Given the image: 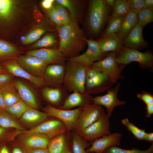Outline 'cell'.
<instances>
[{"mask_svg":"<svg viewBox=\"0 0 153 153\" xmlns=\"http://www.w3.org/2000/svg\"><path fill=\"white\" fill-rule=\"evenodd\" d=\"M58 33V49L67 58L78 55L86 44V38L76 18H71L68 24L59 26Z\"/></svg>","mask_w":153,"mask_h":153,"instance_id":"obj_1","label":"cell"},{"mask_svg":"<svg viewBox=\"0 0 153 153\" xmlns=\"http://www.w3.org/2000/svg\"><path fill=\"white\" fill-rule=\"evenodd\" d=\"M112 9L103 0L90 1L87 24L91 34L96 36L100 33L110 18Z\"/></svg>","mask_w":153,"mask_h":153,"instance_id":"obj_2","label":"cell"},{"mask_svg":"<svg viewBox=\"0 0 153 153\" xmlns=\"http://www.w3.org/2000/svg\"><path fill=\"white\" fill-rule=\"evenodd\" d=\"M87 67L77 62L68 61L65 65V71L63 86L68 92L76 91L85 93Z\"/></svg>","mask_w":153,"mask_h":153,"instance_id":"obj_3","label":"cell"},{"mask_svg":"<svg viewBox=\"0 0 153 153\" xmlns=\"http://www.w3.org/2000/svg\"><path fill=\"white\" fill-rule=\"evenodd\" d=\"M113 84L104 72L92 66L87 67L85 93L90 95L100 93L109 89Z\"/></svg>","mask_w":153,"mask_h":153,"instance_id":"obj_4","label":"cell"},{"mask_svg":"<svg viewBox=\"0 0 153 153\" xmlns=\"http://www.w3.org/2000/svg\"><path fill=\"white\" fill-rule=\"evenodd\" d=\"M116 60L119 64L126 66L133 62H136L143 69L151 68L153 65V55L150 52H142L138 50L123 47L116 53Z\"/></svg>","mask_w":153,"mask_h":153,"instance_id":"obj_5","label":"cell"},{"mask_svg":"<svg viewBox=\"0 0 153 153\" xmlns=\"http://www.w3.org/2000/svg\"><path fill=\"white\" fill-rule=\"evenodd\" d=\"M109 118L104 112L97 120L78 134L86 141L91 143L103 136L110 134Z\"/></svg>","mask_w":153,"mask_h":153,"instance_id":"obj_6","label":"cell"},{"mask_svg":"<svg viewBox=\"0 0 153 153\" xmlns=\"http://www.w3.org/2000/svg\"><path fill=\"white\" fill-rule=\"evenodd\" d=\"M126 66L118 64L116 60V53H108L102 59L94 62L92 66L105 73L112 82L116 83L121 72Z\"/></svg>","mask_w":153,"mask_h":153,"instance_id":"obj_7","label":"cell"},{"mask_svg":"<svg viewBox=\"0 0 153 153\" xmlns=\"http://www.w3.org/2000/svg\"><path fill=\"white\" fill-rule=\"evenodd\" d=\"M67 130L64 124L56 118L45 120L29 130L20 131L18 133H24L25 136L35 133L42 134L46 135L50 139Z\"/></svg>","mask_w":153,"mask_h":153,"instance_id":"obj_8","label":"cell"},{"mask_svg":"<svg viewBox=\"0 0 153 153\" xmlns=\"http://www.w3.org/2000/svg\"><path fill=\"white\" fill-rule=\"evenodd\" d=\"M86 41L88 46L86 51L75 57L67 58V60L77 62L88 67L92 66L94 62L102 59L108 54L101 51L96 41L86 39Z\"/></svg>","mask_w":153,"mask_h":153,"instance_id":"obj_9","label":"cell"},{"mask_svg":"<svg viewBox=\"0 0 153 153\" xmlns=\"http://www.w3.org/2000/svg\"><path fill=\"white\" fill-rule=\"evenodd\" d=\"M82 109V107H79L72 110L63 109L49 105L46 106L44 110L49 116L61 121L65 125L68 130H70L75 129Z\"/></svg>","mask_w":153,"mask_h":153,"instance_id":"obj_10","label":"cell"},{"mask_svg":"<svg viewBox=\"0 0 153 153\" xmlns=\"http://www.w3.org/2000/svg\"><path fill=\"white\" fill-rule=\"evenodd\" d=\"M102 106L93 103L82 107L75 129L78 134L97 120L104 112Z\"/></svg>","mask_w":153,"mask_h":153,"instance_id":"obj_11","label":"cell"},{"mask_svg":"<svg viewBox=\"0 0 153 153\" xmlns=\"http://www.w3.org/2000/svg\"><path fill=\"white\" fill-rule=\"evenodd\" d=\"M120 86V84L118 82L113 88L108 89L107 93L105 95L93 97L92 99L93 104L105 107L107 114L109 117L115 107L126 103V101L120 100L118 98Z\"/></svg>","mask_w":153,"mask_h":153,"instance_id":"obj_12","label":"cell"},{"mask_svg":"<svg viewBox=\"0 0 153 153\" xmlns=\"http://www.w3.org/2000/svg\"><path fill=\"white\" fill-rule=\"evenodd\" d=\"M26 55L35 57L48 64H64L67 58L58 49L41 48L28 51Z\"/></svg>","mask_w":153,"mask_h":153,"instance_id":"obj_13","label":"cell"},{"mask_svg":"<svg viewBox=\"0 0 153 153\" xmlns=\"http://www.w3.org/2000/svg\"><path fill=\"white\" fill-rule=\"evenodd\" d=\"M18 63L31 75L42 77L48 65L35 57L27 55L19 57Z\"/></svg>","mask_w":153,"mask_h":153,"instance_id":"obj_14","label":"cell"},{"mask_svg":"<svg viewBox=\"0 0 153 153\" xmlns=\"http://www.w3.org/2000/svg\"><path fill=\"white\" fill-rule=\"evenodd\" d=\"M122 135L115 132L103 136L92 142L91 146L86 150L88 152L103 153L108 148L120 144Z\"/></svg>","mask_w":153,"mask_h":153,"instance_id":"obj_15","label":"cell"},{"mask_svg":"<svg viewBox=\"0 0 153 153\" xmlns=\"http://www.w3.org/2000/svg\"><path fill=\"white\" fill-rule=\"evenodd\" d=\"M65 71V65L53 64L48 65L45 71L43 78L46 85L55 87L62 86Z\"/></svg>","mask_w":153,"mask_h":153,"instance_id":"obj_16","label":"cell"},{"mask_svg":"<svg viewBox=\"0 0 153 153\" xmlns=\"http://www.w3.org/2000/svg\"><path fill=\"white\" fill-rule=\"evenodd\" d=\"M143 28L137 24L122 41L123 46L137 50L147 48V42L144 40L143 36Z\"/></svg>","mask_w":153,"mask_h":153,"instance_id":"obj_17","label":"cell"},{"mask_svg":"<svg viewBox=\"0 0 153 153\" xmlns=\"http://www.w3.org/2000/svg\"><path fill=\"white\" fill-rule=\"evenodd\" d=\"M5 67L9 73L29 81L37 87H41L46 85L45 82L42 77L33 75L23 68L18 63L10 61L5 65Z\"/></svg>","mask_w":153,"mask_h":153,"instance_id":"obj_18","label":"cell"},{"mask_svg":"<svg viewBox=\"0 0 153 153\" xmlns=\"http://www.w3.org/2000/svg\"><path fill=\"white\" fill-rule=\"evenodd\" d=\"M93 98L90 95L74 91L68 95L59 108L69 110L76 107H82L92 104Z\"/></svg>","mask_w":153,"mask_h":153,"instance_id":"obj_19","label":"cell"},{"mask_svg":"<svg viewBox=\"0 0 153 153\" xmlns=\"http://www.w3.org/2000/svg\"><path fill=\"white\" fill-rule=\"evenodd\" d=\"M13 84L21 99L31 108L37 109L39 107L38 102L31 88L19 80L15 81Z\"/></svg>","mask_w":153,"mask_h":153,"instance_id":"obj_20","label":"cell"},{"mask_svg":"<svg viewBox=\"0 0 153 153\" xmlns=\"http://www.w3.org/2000/svg\"><path fill=\"white\" fill-rule=\"evenodd\" d=\"M96 41L101 51L105 53L110 52H117L124 46L122 41L116 34L102 37Z\"/></svg>","mask_w":153,"mask_h":153,"instance_id":"obj_21","label":"cell"},{"mask_svg":"<svg viewBox=\"0 0 153 153\" xmlns=\"http://www.w3.org/2000/svg\"><path fill=\"white\" fill-rule=\"evenodd\" d=\"M138 12L130 10L125 16L121 27L116 33L118 37L122 41L135 27L137 23Z\"/></svg>","mask_w":153,"mask_h":153,"instance_id":"obj_22","label":"cell"},{"mask_svg":"<svg viewBox=\"0 0 153 153\" xmlns=\"http://www.w3.org/2000/svg\"><path fill=\"white\" fill-rule=\"evenodd\" d=\"M67 91L63 86L52 88L45 87L42 90V94L44 98L51 104L58 105L61 103Z\"/></svg>","mask_w":153,"mask_h":153,"instance_id":"obj_23","label":"cell"},{"mask_svg":"<svg viewBox=\"0 0 153 153\" xmlns=\"http://www.w3.org/2000/svg\"><path fill=\"white\" fill-rule=\"evenodd\" d=\"M66 132L50 139L47 146L49 153H69Z\"/></svg>","mask_w":153,"mask_h":153,"instance_id":"obj_24","label":"cell"},{"mask_svg":"<svg viewBox=\"0 0 153 153\" xmlns=\"http://www.w3.org/2000/svg\"><path fill=\"white\" fill-rule=\"evenodd\" d=\"M48 116L44 112L31 108L24 112L20 118L21 121L24 123L31 125L40 124L46 120Z\"/></svg>","mask_w":153,"mask_h":153,"instance_id":"obj_25","label":"cell"},{"mask_svg":"<svg viewBox=\"0 0 153 153\" xmlns=\"http://www.w3.org/2000/svg\"><path fill=\"white\" fill-rule=\"evenodd\" d=\"M23 142L28 148H47L49 139L46 135L35 133L26 135Z\"/></svg>","mask_w":153,"mask_h":153,"instance_id":"obj_26","label":"cell"},{"mask_svg":"<svg viewBox=\"0 0 153 153\" xmlns=\"http://www.w3.org/2000/svg\"><path fill=\"white\" fill-rule=\"evenodd\" d=\"M0 90L6 107L10 106L21 100L13 83H11Z\"/></svg>","mask_w":153,"mask_h":153,"instance_id":"obj_27","label":"cell"},{"mask_svg":"<svg viewBox=\"0 0 153 153\" xmlns=\"http://www.w3.org/2000/svg\"><path fill=\"white\" fill-rule=\"evenodd\" d=\"M110 19L126 16L130 10L128 0H116Z\"/></svg>","mask_w":153,"mask_h":153,"instance_id":"obj_28","label":"cell"},{"mask_svg":"<svg viewBox=\"0 0 153 153\" xmlns=\"http://www.w3.org/2000/svg\"><path fill=\"white\" fill-rule=\"evenodd\" d=\"M15 8L14 1L0 0V18L8 20L12 17Z\"/></svg>","mask_w":153,"mask_h":153,"instance_id":"obj_29","label":"cell"},{"mask_svg":"<svg viewBox=\"0 0 153 153\" xmlns=\"http://www.w3.org/2000/svg\"><path fill=\"white\" fill-rule=\"evenodd\" d=\"M125 16L109 19L107 26L103 33L102 37L116 34L119 30Z\"/></svg>","mask_w":153,"mask_h":153,"instance_id":"obj_30","label":"cell"},{"mask_svg":"<svg viewBox=\"0 0 153 153\" xmlns=\"http://www.w3.org/2000/svg\"><path fill=\"white\" fill-rule=\"evenodd\" d=\"M121 121L127 129L133 134L137 140L144 141L147 133L144 129L139 128L130 122L127 118L122 119Z\"/></svg>","mask_w":153,"mask_h":153,"instance_id":"obj_31","label":"cell"},{"mask_svg":"<svg viewBox=\"0 0 153 153\" xmlns=\"http://www.w3.org/2000/svg\"><path fill=\"white\" fill-rule=\"evenodd\" d=\"M72 148L73 153H89L86 148L88 147L89 144L76 132L72 136Z\"/></svg>","mask_w":153,"mask_h":153,"instance_id":"obj_32","label":"cell"},{"mask_svg":"<svg viewBox=\"0 0 153 153\" xmlns=\"http://www.w3.org/2000/svg\"><path fill=\"white\" fill-rule=\"evenodd\" d=\"M31 108L21 99L15 104L6 107L5 110L15 117L20 118L24 112Z\"/></svg>","mask_w":153,"mask_h":153,"instance_id":"obj_33","label":"cell"},{"mask_svg":"<svg viewBox=\"0 0 153 153\" xmlns=\"http://www.w3.org/2000/svg\"><path fill=\"white\" fill-rule=\"evenodd\" d=\"M0 126L4 128H13L22 131L23 128L13 118L4 112H0Z\"/></svg>","mask_w":153,"mask_h":153,"instance_id":"obj_34","label":"cell"},{"mask_svg":"<svg viewBox=\"0 0 153 153\" xmlns=\"http://www.w3.org/2000/svg\"><path fill=\"white\" fill-rule=\"evenodd\" d=\"M103 153H153V143L149 148L143 150L137 148H133L130 149H124L117 146H110L105 150Z\"/></svg>","mask_w":153,"mask_h":153,"instance_id":"obj_35","label":"cell"},{"mask_svg":"<svg viewBox=\"0 0 153 153\" xmlns=\"http://www.w3.org/2000/svg\"><path fill=\"white\" fill-rule=\"evenodd\" d=\"M153 21V9L144 8L137 14V24L143 27Z\"/></svg>","mask_w":153,"mask_h":153,"instance_id":"obj_36","label":"cell"},{"mask_svg":"<svg viewBox=\"0 0 153 153\" xmlns=\"http://www.w3.org/2000/svg\"><path fill=\"white\" fill-rule=\"evenodd\" d=\"M17 49L11 44L0 40V57L4 58L12 56L17 52Z\"/></svg>","mask_w":153,"mask_h":153,"instance_id":"obj_37","label":"cell"},{"mask_svg":"<svg viewBox=\"0 0 153 153\" xmlns=\"http://www.w3.org/2000/svg\"><path fill=\"white\" fill-rule=\"evenodd\" d=\"M46 31L45 29L43 28L35 29L27 35L22 42L26 44L31 43L39 39Z\"/></svg>","mask_w":153,"mask_h":153,"instance_id":"obj_38","label":"cell"},{"mask_svg":"<svg viewBox=\"0 0 153 153\" xmlns=\"http://www.w3.org/2000/svg\"><path fill=\"white\" fill-rule=\"evenodd\" d=\"M56 40L54 36L51 34H47L38 41L32 46L34 48H45L53 45Z\"/></svg>","mask_w":153,"mask_h":153,"instance_id":"obj_39","label":"cell"},{"mask_svg":"<svg viewBox=\"0 0 153 153\" xmlns=\"http://www.w3.org/2000/svg\"><path fill=\"white\" fill-rule=\"evenodd\" d=\"M61 20L63 25L68 24L70 21L71 17L66 8L56 2L54 6Z\"/></svg>","mask_w":153,"mask_h":153,"instance_id":"obj_40","label":"cell"},{"mask_svg":"<svg viewBox=\"0 0 153 153\" xmlns=\"http://www.w3.org/2000/svg\"><path fill=\"white\" fill-rule=\"evenodd\" d=\"M56 2L67 9L71 18H75L76 10L74 4L72 1L69 0H57Z\"/></svg>","mask_w":153,"mask_h":153,"instance_id":"obj_41","label":"cell"},{"mask_svg":"<svg viewBox=\"0 0 153 153\" xmlns=\"http://www.w3.org/2000/svg\"><path fill=\"white\" fill-rule=\"evenodd\" d=\"M13 76L10 73H0V90L12 83Z\"/></svg>","mask_w":153,"mask_h":153,"instance_id":"obj_42","label":"cell"},{"mask_svg":"<svg viewBox=\"0 0 153 153\" xmlns=\"http://www.w3.org/2000/svg\"><path fill=\"white\" fill-rule=\"evenodd\" d=\"M130 10L138 12L144 8V0H128Z\"/></svg>","mask_w":153,"mask_h":153,"instance_id":"obj_43","label":"cell"},{"mask_svg":"<svg viewBox=\"0 0 153 153\" xmlns=\"http://www.w3.org/2000/svg\"><path fill=\"white\" fill-rule=\"evenodd\" d=\"M137 97L147 105L153 103V95L151 93L145 92L138 94Z\"/></svg>","mask_w":153,"mask_h":153,"instance_id":"obj_44","label":"cell"},{"mask_svg":"<svg viewBox=\"0 0 153 153\" xmlns=\"http://www.w3.org/2000/svg\"><path fill=\"white\" fill-rule=\"evenodd\" d=\"M48 13L50 19L54 23L58 26L63 25L62 22L54 6L49 10Z\"/></svg>","mask_w":153,"mask_h":153,"instance_id":"obj_45","label":"cell"},{"mask_svg":"<svg viewBox=\"0 0 153 153\" xmlns=\"http://www.w3.org/2000/svg\"><path fill=\"white\" fill-rule=\"evenodd\" d=\"M27 153H49L47 148H28Z\"/></svg>","mask_w":153,"mask_h":153,"instance_id":"obj_46","label":"cell"},{"mask_svg":"<svg viewBox=\"0 0 153 153\" xmlns=\"http://www.w3.org/2000/svg\"><path fill=\"white\" fill-rule=\"evenodd\" d=\"M54 0H44L41 2L42 7L46 9H50L53 6V4Z\"/></svg>","mask_w":153,"mask_h":153,"instance_id":"obj_47","label":"cell"},{"mask_svg":"<svg viewBox=\"0 0 153 153\" xmlns=\"http://www.w3.org/2000/svg\"><path fill=\"white\" fill-rule=\"evenodd\" d=\"M145 114L146 117L150 118L153 114V103L146 105Z\"/></svg>","mask_w":153,"mask_h":153,"instance_id":"obj_48","label":"cell"},{"mask_svg":"<svg viewBox=\"0 0 153 153\" xmlns=\"http://www.w3.org/2000/svg\"><path fill=\"white\" fill-rule=\"evenodd\" d=\"M144 8L153 9V0H144Z\"/></svg>","mask_w":153,"mask_h":153,"instance_id":"obj_49","label":"cell"},{"mask_svg":"<svg viewBox=\"0 0 153 153\" xmlns=\"http://www.w3.org/2000/svg\"><path fill=\"white\" fill-rule=\"evenodd\" d=\"M6 108L4 98L0 90V108L5 110Z\"/></svg>","mask_w":153,"mask_h":153,"instance_id":"obj_50","label":"cell"},{"mask_svg":"<svg viewBox=\"0 0 153 153\" xmlns=\"http://www.w3.org/2000/svg\"><path fill=\"white\" fill-rule=\"evenodd\" d=\"M144 141L150 142L152 143H153V132L147 133Z\"/></svg>","mask_w":153,"mask_h":153,"instance_id":"obj_51","label":"cell"},{"mask_svg":"<svg viewBox=\"0 0 153 153\" xmlns=\"http://www.w3.org/2000/svg\"><path fill=\"white\" fill-rule=\"evenodd\" d=\"M104 1L107 5L112 8L114 6L115 1V0H104Z\"/></svg>","mask_w":153,"mask_h":153,"instance_id":"obj_52","label":"cell"},{"mask_svg":"<svg viewBox=\"0 0 153 153\" xmlns=\"http://www.w3.org/2000/svg\"><path fill=\"white\" fill-rule=\"evenodd\" d=\"M0 153H10L7 147L6 146H4L0 149Z\"/></svg>","mask_w":153,"mask_h":153,"instance_id":"obj_53","label":"cell"},{"mask_svg":"<svg viewBox=\"0 0 153 153\" xmlns=\"http://www.w3.org/2000/svg\"><path fill=\"white\" fill-rule=\"evenodd\" d=\"M12 153H23L22 150L19 148H14L12 150Z\"/></svg>","mask_w":153,"mask_h":153,"instance_id":"obj_54","label":"cell"},{"mask_svg":"<svg viewBox=\"0 0 153 153\" xmlns=\"http://www.w3.org/2000/svg\"><path fill=\"white\" fill-rule=\"evenodd\" d=\"M5 131V130L3 128L0 127V135L4 133Z\"/></svg>","mask_w":153,"mask_h":153,"instance_id":"obj_55","label":"cell"},{"mask_svg":"<svg viewBox=\"0 0 153 153\" xmlns=\"http://www.w3.org/2000/svg\"><path fill=\"white\" fill-rule=\"evenodd\" d=\"M3 69H2V67L0 66V73H3Z\"/></svg>","mask_w":153,"mask_h":153,"instance_id":"obj_56","label":"cell"},{"mask_svg":"<svg viewBox=\"0 0 153 153\" xmlns=\"http://www.w3.org/2000/svg\"><path fill=\"white\" fill-rule=\"evenodd\" d=\"M90 153H94V152H90Z\"/></svg>","mask_w":153,"mask_h":153,"instance_id":"obj_57","label":"cell"},{"mask_svg":"<svg viewBox=\"0 0 153 153\" xmlns=\"http://www.w3.org/2000/svg\"><path fill=\"white\" fill-rule=\"evenodd\" d=\"M69 153H71V152H69Z\"/></svg>","mask_w":153,"mask_h":153,"instance_id":"obj_58","label":"cell"}]
</instances>
